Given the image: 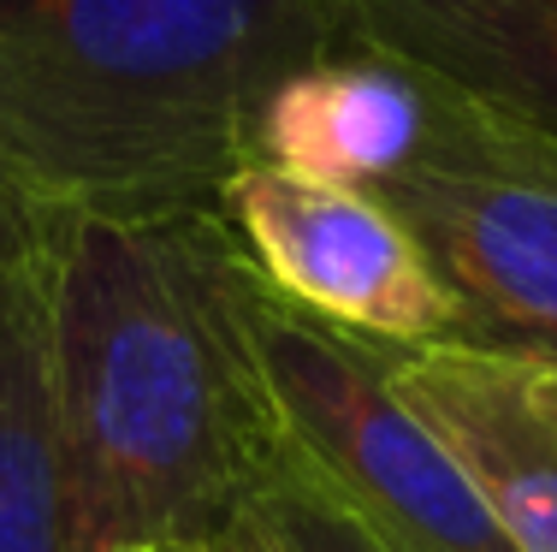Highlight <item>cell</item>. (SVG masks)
Masks as SVG:
<instances>
[{
    "mask_svg": "<svg viewBox=\"0 0 557 552\" xmlns=\"http://www.w3.org/2000/svg\"><path fill=\"white\" fill-rule=\"evenodd\" d=\"M220 261V208L48 214L42 345L65 552H196L256 511L278 445Z\"/></svg>",
    "mask_w": 557,
    "mask_h": 552,
    "instance_id": "obj_1",
    "label": "cell"
},
{
    "mask_svg": "<svg viewBox=\"0 0 557 552\" xmlns=\"http://www.w3.org/2000/svg\"><path fill=\"white\" fill-rule=\"evenodd\" d=\"M338 48V0H0V179L42 220L214 214L268 89Z\"/></svg>",
    "mask_w": 557,
    "mask_h": 552,
    "instance_id": "obj_2",
    "label": "cell"
},
{
    "mask_svg": "<svg viewBox=\"0 0 557 552\" xmlns=\"http://www.w3.org/2000/svg\"><path fill=\"white\" fill-rule=\"evenodd\" d=\"M225 315L256 375L273 445L392 552H516L469 469L392 387L386 351L290 309L225 232Z\"/></svg>",
    "mask_w": 557,
    "mask_h": 552,
    "instance_id": "obj_3",
    "label": "cell"
},
{
    "mask_svg": "<svg viewBox=\"0 0 557 552\" xmlns=\"http://www.w3.org/2000/svg\"><path fill=\"white\" fill-rule=\"evenodd\" d=\"M374 196L416 232L462 345L557 368V149L445 84L428 149Z\"/></svg>",
    "mask_w": 557,
    "mask_h": 552,
    "instance_id": "obj_4",
    "label": "cell"
},
{
    "mask_svg": "<svg viewBox=\"0 0 557 552\" xmlns=\"http://www.w3.org/2000/svg\"><path fill=\"white\" fill-rule=\"evenodd\" d=\"M220 220L290 309L368 345H462V309L374 191L249 161L220 191Z\"/></svg>",
    "mask_w": 557,
    "mask_h": 552,
    "instance_id": "obj_5",
    "label": "cell"
},
{
    "mask_svg": "<svg viewBox=\"0 0 557 552\" xmlns=\"http://www.w3.org/2000/svg\"><path fill=\"white\" fill-rule=\"evenodd\" d=\"M392 387L450 445L516 552H557V404L534 363L474 345H380Z\"/></svg>",
    "mask_w": 557,
    "mask_h": 552,
    "instance_id": "obj_6",
    "label": "cell"
},
{
    "mask_svg": "<svg viewBox=\"0 0 557 552\" xmlns=\"http://www.w3.org/2000/svg\"><path fill=\"white\" fill-rule=\"evenodd\" d=\"M445 84L380 48H338L278 77L249 125V161L374 191L428 149Z\"/></svg>",
    "mask_w": 557,
    "mask_h": 552,
    "instance_id": "obj_7",
    "label": "cell"
},
{
    "mask_svg": "<svg viewBox=\"0 0 557 552\" xmlns=\"http://www.w3.org/2000/svg\"><path fill=\"white\" fill-rule=\"evenodd\" d=\"M338 19L557 149V0H338Z\"/></svg>",
    "mask_w": 557,
    "mask_h": 552,
    "instance_id": "obj_8",
    "label": "cell"
},
{
    "mask_svg": "<svg viewBox=\"0 0 557 552\" xmlns=\"http://www.w3.org/2000/svg\"><path fill=\"white\" fill-rule=\"evenodd\" d=\"M0 552H65L42 345V261L0 280Z\"/></svg>",
    "mask_w": 557,
    "mask_h": 552,
    "instance_id": "obj_9",
    "label": "cell"
},
{
    "mask_svg": "<svg viewBox=\"0 0 557 552\" xmlns=\"http://www.w3.org/2000/svg\"><path fill=\"white\" fill-rule=\"evenodd\" d=\"M256 517L273 529L285 552H392L356 511H344L321 481H309L285 452L273 457V476L256 493Z\"/></svg>",
    "mask_w": 557,
    "mask_h": 552,
    "instance_id": "obj_10",
    "label": "cell"
},
{
    "mask_svg": "<svg viewBox=\"0 0 557 552\" xmlns=\"http://www.w3.org/2000/svg\"><path fill=\"white\" fill-rule=\"evenodd\" d=\"M42 238H48V220L0 179V280L30 273L36 261H42Z\"/></svg>",
    "mask_w": 557,
    "mask_h": 552,
    "instance_id": "obj_11",
    "label": "cell"
},
{
    "mask_svg": "<svg viewBox=\"0 0 557 552\" xmlns=\"http://www.w3.org/2000/svg\"><path fill=\"white\" fill-rule=\"evenodd\" d=\"M196 552H285V547H278V541H273V529L256 517V511H249L244 523H232V529H225L220 541H208V547H196Z\"/></svg>",
    "mask_w": 557,
    "mask_h": 552,
    "instance_id": "obj_12",
    "label": "cell"
},
{
    "mask_svg": "<svg viewBox=\"0 0 557 552\" xmlns=\"http://www.w3.org/2000/svg\"><path fill=\"white\" fill-rule=\"evenodd\" d=\"M540 368V363H534ZM540 380H546V392H552V404H557V368H540Z\"/></svg>",
    "mask_w": 557,
    "mask_h": 552,
    "instance_id": "obj_13",
    "label": "cell"
},
{
    "mask_svg": "<svg viewBox=\"0 0 557 552\" xmlns=\"http://www.w3.org/2000/svg\"><path fill=\"white\" fill-rule=\"evenodd\" d=\"M119 552H154V547H119Z\"/></svg>",
    "mask_w": 557,
    "mask_h": 552,
    "instance_id": "obj_14",
    "label": "cell"
}]
</instances>
